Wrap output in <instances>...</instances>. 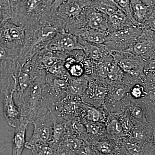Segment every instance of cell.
I'll list each match as a JSON object with an SVG mask.
<instances>
[{
    "instance_id": "6da1fadb",
    "label": "cell",
    "mask_w": 155,
    "mask_h": 155,
    "mask_svg": "<svg viewBox=\"0 0 155 155\" xmlns=\"http://www.w3.org/2000/svg\"><path fill=\"white\" fill-rule=\"evenodd\" d=\"M47 72L43 71L32 81L28 88L14 98L21 110L22 117L32 124L43 109L48 107L45 91Z\"/></svg>"
},
{
    "instance_id": "7a4b0ae2",
    "label": "cell",
    "mask_w": 155,
    "mask_h": 155,
    "mask_svg": "<svg viewBox=\"0 0 155 155\" xmlns=\"http://www.w3.org/2000/svg\"><path fill=\"white\" fill-rule=\"evenodd\" d=\"M54 0H25L12 8L11 20L25 25L47 22L51 19Z\"/></svg>"
},
{
    "instance_id": "3957f363",
    "label": "cell",
    "mask_w": 155,
    "mask_h": 155,
    "mask_svg": "<svg viewBox=\"0 0 155 155\" xmlns=\"http://www.w3.org/2000/svg\"><path fill=\"white\" fill-rule=\"evenodd\" d=\"M55 114L48 107L42 110L36 119L33 121V134L25 147L31 150L34 147L48 144L51 140L53 122Z\"/></svg>"
},
{
    "instance_id": "277c9868",
    "label": "cell",
    "mask_w": 155,
    "mask_h": 155,
    "mask_svg": "<svg viewBox=\"0 0 155 155\" xmlns=\"http://www.w3.org/2000/svg\"><path fill=\"white\" fill-rule=\"evenodd\" d=\"M26 34L24 25L16 24L9 19L0 27V43L8 49L19 55L25 45Z\"/></svg>"
},
{
    "instance_id": "5b68a950",
    "label": "cell",
    "mask_w": 155,
    "mask_h": 155,
    "mask_svg": "<svg viewBox=\"0 0 155 155\" xmlns=\"http://www.w3.org/2000/svg\"><path fill=\"white\" fill-rule=\"evenodd\" d=\"M45 49L52 52L63 54L75 50L83 51V46L76 36L63 29L48 44Z\"/></svg>"
},
{
    "instance_id": "8992f818",
    "label": "cell",
    "mask_w": 155,
    "mask_h": 155,
    "mask_svg": "<svg viewBox=\"0 0 155 155\" xmlns=\"http://www.w3.org/2000/svg\"><path fill=\"white\" fill-rule=\"evenodd\" d=\"M107 94V85L97 81L89 79L88 87L81 99L85 104L104 109Z\"/></svg>"
},
{
    "instance_id": "52a82bcc",
    "label": "cell",
    "mask_w": 155,
    "mask_h": 155,
    "mask_svg": "<svg viewBox=\"0 0 155 155\" xmlns=\"http://www.w3.org/2000/svg\"><path fill=\"white\" fill-rule=\"evenodd\" d=\"M14 94L12 92L3 94V110L6 121L10 126L15 128L20 124L22 116L20 109L14 101Z\"/></svg>"
},
{
    "instance_id": "ba28073f",
    "label": "cell",
    "mask_w": 155,
    "mask_h": 155,
    "mask_svg": "<svg viewBox=\"0 0 155 155\" xmlns=\"http://www.w3.org/2000/svg\"><path fill=\"white\" fill-rule=\"evenodd\" d=\"M122 111L127 114L134 124L147 122L144 107L133 99L127 93L122 101Z\"/></svg>"
},
{
    "instance_id": "9c48e42d",
    "label": "cell",
    "mask_w": 155,
    "mask_h": 155,
    "mask_svg": "<svg viewBox=\"0 0 155 155\" xmlns=\"http://www.w3.org/2000/svg\"><path fill=\"white\" fill-rule=\"evenodd\" d=\"M107 88V94L104 109L109 114L114 105L123 100L128 91L125 84L121 82H112L108 84Z\"/></svg>"
},
{
    "instance_id": "30bf717a",
    "label": "cell",
    "mask_w": 155,
    "mask_h": 155,
    "mask_svg": "<svg viewBox=\"0 0 155 155\" xmlns=\"http://www.w3.org/2000/svg\"><path fill=\"white\" fill-rule=\"evenodd\" d=\"M83 3L81 0H68L60 6L53 16L61 20L77 19L83 13Z\"/></svg>"
},
{
    "instance_id": "8fae6325",
    "label": "cell",
    "mask_w": 155,
    "mask_h": 155,
    "mask_svg": "<svg viewBox=\"0 0 155 155\" xmlns=\"http://www.w3.org/2000/svg\"><path fill=\"white\" fill-rule=\"evenodd\" d=\"M105 124L108 138L117 140L127 136L119 113L108 114Z\"/></svg>"
},
{
    "instance_id": "7c38bea8",
    "label": "cell",
    "mask_w": 155,
    "mask_h": 155,
    "mask_svg": "<svg viewBox=\"0 0 155 155\" xmlns=\"http://www.w3.org/2000/svg\"><path fill=\"white\" fill-rule=\"evenodd\" d=\"M29 123L27 119L22 117L19 125L15 127L13 140L12 155H21L26 143V132Z\"/></svg>"
},
{
    "instance_id": "4fadbf2b",
    "label": "cell",
    "mask_w": 155,
    "mask_h": 155,
    "mask_svg": "<svg viewBox=\"0 0 155 155\" xmlns=\"http://www.w3.org/2000/svg\"><path fill=\"white\" fill-rule=\"evenodd\" d=\"M153 130V127L147 122H139L134 125L128 136L134 141L144 145L151 138Z\"/></svg>"
},
{
    "instance_id": "5bb4252c",
    "label": "cell",
    "mask_w": 155,
    "mask_h": 155,
    "mask_svg": "<svg viewBox=\"0 0 155 155\" xmlns=\"http://www.w3.org/2000/svg\"><path fill=\"white\" fill-rule=\"evenodd\" d=\"M67 135L80 139L85 141L88 140L86 127L80 117H75L65 122Z\"/></svg>"
},
{
    "instance_id": "9a60e30c",
    "label": "cell",
    "mask_w": 155,
    "mask_h": 155,
    "mask_svg": "<svg viewBox=\"0 0 155 155\" xmlns=\"http://www.w3.org/2000/svg\"><path fill=\"white\" fill-rule=\"evenodd\" d=\"M89 79L85 75L78 78L70 76L67 84V95L81 98L88 87Z\"/></svg>"
},
{
    "instance_id": "2e32d148",
    "label": "cell",
    "mask_w": 155,
    "mask_h": 155,
    "mask_svg": "<svg viewBox=\"0 0 155 155\" xmlns=\"http://www.w3.org/2000/svg\"><path fill=\"white\" fill-rule=\"evenodd\" d=\"M130 1V12L132 17L138 23H145L152 14V9L141 0Z\"/></svg>"
},
{
    "instance_id": "e0dca14e",
    "label": "cell",
    "mask_w": 155,
    "mask_h": 155,
    "mask_svg": "<svg viewBox=\"0 0 155 155\" xmlns=\"http://www.w3.org/2000/svg\"><path fill=\"white\" fill-rule=\"evenodd\" d=\"M84 142L80 139L67 135L59 143L56 153L57 155H75Z\"/></svg>"
},
{
    "instance_id": "ac0fdd59",
    "label": "cell",
    "mask_w": 155,
    "mask_h": 155,
    "mask_svg": "<svg viewBox=\"0 0 155 155\" xmlns=\"http://www.w3.org/2000/svg\"><path fill=\"white\" fill-rule=\"evenodd\" d=\"M90 143L97 155H113L116 152V141L107 136L98 139Z\"/></svg>"
},
{
    "instance_id": "d6986e66",
    "label": "cell",
    "mask_w": 155,
    "mask_h": 155,
    "mask_svg": "<svg viewBox=\"0 0 155 155\" xmlns=\"http://www.w3.org/2000/svg\"><path fill=\"white\" fill-rule=\"evenodd\" d=\"M88 135L87 142L91 143L96 140L107 136L105 122H94L82 119Z\"/></svg>"
},
{
    "instance_id": "ffe728a7",
    "label": "cell",
    "mask_w": 155,
    "mask_h": 155,
    "mask_svg": "<svg viewBox=\"0 0 155 155\" xmlns=\"http://www.w3.org/2000/svg\"><path fill=\"white\" fill-rule=\"evenodd\" d=\"M65 122L59 119L56 116L53 122L52 136L48 144L55 151L61 140L67 136Z\"/></svg>"
},
{
    "instance_id": "44dd1931",
    "label": "cell",
    "mask_w": 155,
    "mask_h": 155,
    "mask_svg": "<svg viewBox=\"0 0 155 155\" xmlns=\"http://www.w3.org/2000/svg\"><path fill=\"white\" fill-rule=\"evenodd\" d=\"M84 109L83 115L81 119L92 122H105L108 114L104 109L95 107L84 103Z\"/></svg>"
},
{
    "instance_id": "7402d4cb",
    "label": "cell",
    "mask_w": 155,
    "mask_h": 155,
    "mask_svg": "<svg viewBox=\"0 0 155 155\" xmlns=\"http://www.w3.org/2000/svg\"><path fill=\"white\" fill-rule=\"evenodd\" d=\"M88 26L93 30L105 31L107 28L106 14L97 9L91 11L88 15Z\"/></svg>"
},
{
    "instance_id": "603a6c76",
    "label": "cell",
    "mask_w": 155,
    "mask_h": 155,
    "mask_svg": "<svg viewBox=\"0 0 155 155\" xmlns=\"http://www.w3.org/2000/svg\"><path fill=\"white\" fill-rule=\"evenodd\" d=\"M81 38L86 41L90 42L95 44H102L106 41V34L104 31L90 29L81 31L80 34Z\"/></svg>"
},
{
    "instance_id": "cb8c5ba5",
    "label": "cell",
    "mask_w": 155,
    "mask_h": 155,
    "mask_svg": "<svg viewBox=\"0 0 155 155\" xmlns=\"http://www.w3.org/2000/svg\"><path fill=\"white\" fill-rule=\"evenodd\" d=\"M128 93L133 99L138 101H143L147 95L143 83L135 84L130 87Z\"/></svg>"
},
{
    "instance_id": "d4e9b609",
    "label": "cell",
    "mask_w": 155,
    "mask_h": 155,
    "mask_svg": "<svg viewBox=\"0 0 155 155\" xmlns=\"http://www.w3.org/2000/svg\"><path fill=\"white\" fill-rule=\"evenodd\" d=\"M12 14L10 0H0V27L4 22L11 19Z\"/></svg>"
},
{
    "instance_id": "484cf974",
    "label": "cell",
    "mask_w": 155,
    "mask_h": 155,
    "mask_svg": "<svg viewBox=\"0 0 155 155\" xmlns=\"http://www.w3.org/2000/svg\"><path fill=\"white\" fill-rule=\"evenodd\" d=\"M81 45L83 46V51L89 58L94 60L99 59L101 56V52L100 49L97 47L95 45L89 44L87 41L83 45Z\"/></svg>"
},
{
    "instance_id": "4316f807",
    "label": "cell",
    "mask_w": 155,
    "mask_h": 155,
    "mask_svg": "<svg viewBox=\"0 0 155 155\" xmlns=\"http://www.w3.org/2000/svg\"><path fill=\"white\" fill-rule=\"evenodd\" d=\"M67 72L71 77L74 78L81 77L84 75L85 67L83 64L76 62L69 67Z\"/></svg>"
},
{
    "instance_id": "83f0119b",
    "label": "cell",
    "mask_w": 155,
    "mask_h": 155,
    "mask_svg": "<svg viewBox=\"0 0 155 155\" xmlns=\"http://www.w3.org/2000/svg\"><path fill=\"white\" fill-rule=\"evenodd\" d=\"M147 122L152 127L155 125V101L147 103L144 106Z\"/></svg>"
},
{
    "instance_id": "f1b7e54d",
    "label": "cell",
    "mask_w": 155,
    "mask_h": 155,
    "mask_svg": "<svg viewBox=\"0 0 155 155\" xmlns=\"http://www.w3.org/2000/svg\"><path fill=\"white\" fill-rule=\"evenodd\" d=\"M30 150L33 155H57L55 150L48 143L34 147Z\"/></svg>"
},
{
    "instance_id": "f546056e",
    "label": "cell",
    "mask_w": 155,
    "mask_h": 155,
    "mask_svg": "<svg viewBox=\"0 0 155 155\" xmlns=\"http://www.w3.org/2000/svg\"><path fill=\"white\" fill-rule=\"evenodd\" d=\"M126 14L121 9H119L114 14L109 16L111 22L116 26H120L125 23L126 19Z\"/></svg>"
},
{
    "instance_id": "4dcf8cb0",
    "label": "cell",
    "mask_w": 155,
    "mask_h": 155,
    "mask_svg": "<svg viewBox=\"0 0 155 155\" xmlns=\"http://www.w3.org/2000/svg\"><path fill=\"white\" fill-rule=\"evenodd\" d=\"M123 72L118 64H115L107 79L111 82H121L124 78Z\"/></svg>"
},
{
    "instance_id": "1f68e13d",
    "label": "cell",
    "mask_w": 155,
    "mask_h": 155,
    "mask_svg": "<svg viewBox=\"0 0 155 155\" xmlns=\"http://www.w3.org/2000/svg\"><path fill=\"white\" fill-rule=\"evenodd\" d=\"M114 65L115 64L109 61L102 63L98 68L97 71L98 75L102 78H107L108 75L112 71Z\"/></svg>"
},
{
    "instance_id": "d6a6232c",
    "label": "cell",
    "mask_w": 155,
    "mask_h": 155,
    "mask_svg": "<svg viewBox=\"0 0 155 155\" xmlns=\"http://www.w3.org/2000/svg\"><path fill=\"white\" fill-rule=\"evenodd\" d=\"M76 154L78 155H94V152L92 148L91 144L84 141L83 144L76 152Z\"/></svg>"
},
{
    "instance_id": "836d02e7",
    "label": "cell",
    "mask_w": 155,
    "mask_h": 155,
    "mask_svg": "<svg viewBox=\"0 0 155 155\" xmlns=\"http://www.w3.org/2000/svg\"><path fill=\"white\" fill-rule=\"evenodd\" d=\"M153 134L149 141L144 144L148 155H155V125L152 126Z\"/></svg>"
},
{
    "instance_id": "e575fe53",
    "label": "cell",
    "mask_w": 155,
    "mask_h": 155,
    "mask_svg": "<svg viewBox=\"0 0 155 155\" xmlns=\"http://www.w3.org/2000/svg\"><path fill=\"white\" fill-rule=\"evenodd\" d=\"M114 3L126 14L130 15V0H113Z\"/></svg>"
},
{
    "instance_id": "d590c367",
    "label": "cell",
    "mask_w": 155,
    "mask_h": 155,
    "mask_svg": "<svg viewBox=\"0 0 155 155\" xmlns=\"http://www.w3.org/2000/svg\"><path fill=\"white\" fill-rule=\"evenodd\" d=\"M67 1L68 0H54L51 6V16L54 15L60 6Z\"/></svg>"
},
{
    "instance_id": "8d00e7d4",
    "label": "cell",
    "mask_w": 155,
    "mask_h": 155,
    "mask_svg": "<svg viewBox=\"0 0 155 155\" xmlns=\"http://www.w3.org/2000/svg\"><path fill=\"white\" fill-rule=\"evenodd\" d=\"M145 23L150 30L155 33V12L153 11L152 14Z\"/></svg>"
},
{
    "instance_id": "74e56055",
    "label": "cell",
    "mask_w": 155,
    "mask_h": 155,
    "mask_svg": "<svg viewBox=\"0 0 155 155\" xmlns=\"http://www.w3.org/2000/svg\"><path fill=\"white\" fill-rule=\"evenodd\" d=\"M25 1V0H10V4H11V7L13 8L14 6L18 5L19 3Z\"/></svg>"
},
{
    "instance_id": "f35d334b",
    "label": "cell",
    "mask_w": 155,
    "mask_h": 155,
    "mask_svg": "<svg viewBox=\"0 0 155 155\" xmlns=\"http://www.w3.org/2000/svg\"><path fill=\"white\" fill-rule=\"evenodd\" d=\"M151 8L152 9L153 11L155 12V0L152 6H151Z\"/></svg>"
},
{
    "instance_id": "ab89813d",
    "label": "cell",
    "mask_w": 155,
    "mask_h": 155,
    "mask_svg": "<svg viewBox=\"0 0 155 155\" xmlns=\"http://www.w3.org/2000/svg\"><path fill=\"white\" fill-rule=\"evenodd\" d=\"M94 155H97L95 153V152H94Z\"/></svg>"
}]
</instances>
